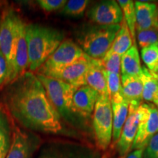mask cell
Here are the masks:
<instances>
[{"label":"cell","mask_w":158,"mask_h":158,"mask_svg":"<svg viewBox=\"0 0 158 158\" xmlns=\"http://www.w3.org/2000/svg\"><path fill=\"white\" fill-rule=\"evenodd\" d=\"M4 102L12 118L25 129L49 134L62 131L61 116L34 73L27 71L9 84Z\"/></svg>","instance_id":"obj_1"},{"label":"cell","mask_w":158,"mask_h":158,"mask_svg":"<svg viewBox=\"0 0 158 158\" xmlns=\"http://www.w3.org/2000/svg\"><path fill=\"white\" fill-rule=\"evenodd\" d=\"M40 144L39 136L14 124L11 144L6 158H33Z\"/></svg>","instance_id":"obj_9"},{"label":"cell","mask_w":158,"mask_h":158,"mask_svg":"<svg viewBox=\"0 0 158 158\" xmlns=\"http://www.w3.org/2000/svg\"><path fill=\"white\" fill-rule=\"evenodd\" d=\"M89 2L87 0H70L62 7V13L70 17L82 16Z\"/></svg>","instance_id":"obj_26"},{"label":"cell","mask_w":158,"mask_h":158,"mask_svg":"<svg viewBox=\"0 0 158 158\" xmlns=\"http://www.w3.org/2000/svg\"><path fill=\"white\" fill-rule=\"evenodd\" d=\"M86 82V85L93 89L99 96L108 97L106 70L102 66L101 59H95L90 57Z\"/></svg>","instance_id":"obj_16"},{"label":"cell","mask_w":158,"mask_h":158,"mask_svg":"<svg viewBox=\"0 0 158 158\" xmlns=\"http://www.w3.org/2000/svg\"><path fill=\"white\" fill-rule=\"evenodd\" d=\"M144 149H136L129 154L126 158H143Z\"/></svg>","instance_id":"obj_33"},{"label":"cell","mask_w":158,"mask_h":158,"mask_svg":"<svg viewBox=\"0 0 158 158\" xmlns=\"http://www.w3.org/2000/svg\"><path fill=\"white\" fill-rule=\"evenodd\" d=\"M13 8L3 10L0 16V51L5 56L8 67L6 85L15 81V49H16V19L18 16Z\"/></svg>","instance_id":"obj_4"},{"label":"cell","mask_w":158,"mask_h":158,"mask_svg":"<svg viewBox=\"0 0 158 158\" xmlns=\"http://www.w3.org/2000/svg\"><path fill=\"white\" fill-rule=\"evenodd\" d=\"M87 15L92 22L101 26L120 24L124 20L121 7L113 0L97 3L91 7Z\"/></svg>","instance_id":"obj_10"},{"label":"cell","mask_w":158,"mask_h":158,"mask_svg":"<svg viewBox=\"0 0 158 158\" xmlns=\"http://www.w3.org/2000/svg\"><path fill=\"white\" fill-rule=\"evenodd\" d=\"M122 56L108 51L103 59H101L102 66L106 72L114 74H119L121 70Z\"/></svg>","instance_id":"obj_28"},{"label":"cell","mask_w":158,"mask_h":158,"mask_svg":"<svg viewBox=\"0 0 158 158\" xmlns=\"http://www.w3.org/2000/svg\"><path fill=\"white\" fill-rule=\"evenodd\" d=\"M113 110V131H112V141L113 145L117 143L121 135L128 113H129V103L122 101L119 103L111 104Z\"/></svg>","instance_id":"obj_21"},{"label":"cell","mask_w":158,"mask_h":158,"mask_svg":"<svg viewBox=\"0 0 158 158\" xmlns=\"http://www.w3.org/2000/svg\"><path fill=\"white\" fill-rule=\"evenodd\" d=\"M138 40L142 48L158 43V27L138 31Z\"/></svg>","instance_id":"obj_29"},{"label":"cell","mask_w":158,"mask_h":158,"mask_svg":"<svg viewBox=\"0 0 158 158\" xmlns=\"http://www.w3.org/2000/svg\"><path fill=\"white\" fill-rule=\"evenodd\" d=\"M26 23L18 15L16 19V49H15V80L29 71V56L26 37Z\"/></svg>","instance_id":"obj_13"},{"label":"cell","mask_w":158,"mask_h":158,"mask_svg":"<svg viewBox=\"0 0 158 158\" xmlns=\"http://www.w3.org/2000/svg\"><path fill=\"white\" fill-rule=\"evenodd\" d=\"M136 24L138 31L158 27V7L157 4L137 1L135 2Z\"/></svg>","instance_id":"obj_17"},{"label":"cell","mask_w":158,"mask_h":158,"mask_svg":"<svg viewBox=\"0 0 158 158\" xmlns=\"http://www.w3.org/2000/svg\"><path fill=\"white\" fill-rule=\"evenodd\" d=\"M29 56V71L36 73L56 50L64 40V35L58 29L38 24L26 26Z\"/></svg>","instance_id":"obj_2"},{"label":"cell","mask_w":158,"mask_h":158,"mask_svg":"<svg viewBox=\"0 0 158 158\" xmlns=\"http://www.w3.org/2000/svg\"><path fill=\"white\" fill-rule=\"evenodd\" d=\"M107 80L108 97L111 104L119 103L124 101L122 95L121 76L119 74H114L106 71Z\"/></svg>","instance_id":"obj_24"},{"label":"cell","mask_w":158,"mask_h":158,"mask_svg":"<svg viewBox=\"0 0 158 158\" xmlns=\"http://www.w3.org/2000/svg\"><path fill=\"white\" fill-rule=\"evenodd\" d=\"M93 129L96 146L105 151L112 141L113 110L108 97L98 96L93 112Z\"/></svg>","instance_id":"obj_5"},{"label":"cell","mask_w":158,"mask_h":158,"mask_svg":"<svg viewBox=\"0 0 158 158\" xmlns=\"http://www.w3.org/2000/svg\"><path fill=\"white\" fill-rule=\"evenodd\" d=\"M37 158H89L86 149L78 146L52 142L43 146Z\"/></svg>","instance_id":"obj_14"},{"label":"cell","mask_w":158,"mask_h":158,"mask_svg":"<svg viewBox=\"0 0 158 158\" xmlns=\"http://www.w3.org/2000/svg\"><path fill=\"white\" fill-rule=\"evenodd\" d=\"M84 55L80 45L72 40L65 39L35 73L48 77L73 64Z\"/></svg>","instance_id":"obj_7"},{"label":"cell","mask_w":158,"mask_h":158,"mask_svg":"<svg viewBox=\"0 0 158 158\" xmlns=\"http://www.w3.org/2000/svg\"><path fill=\"white\" fill-rule=\"evenodd\" d=\"M120 24L89 27L78 38L80 47L85 54L92 59H102L111 48Z\"/></svg>","instance_id":"obj_3"},{"label":"cell","mask_w":158,"mask_h":158,"mask_svg":"<svg viewBox=\"0 0 158 158\" xmlns=\"http://www.w3.org/2000/svg\"><path fill=\"white\" fill-rule=\"evenodd\" d=\"M140 105H129L127 118L122 128L119 139L116 143V149L120 158H126L130 150L132 149L139 122L137 113V108Z\"/></svg>","instance_id":"obj_12"},{"label":"cell","mask_w":158,"mask_h":158,"mask_svg":"<svg viewBox=\"0 0 158 158\" xmlns=\"http://www.w3.org/2000/svg\"><path fill=\"white\" fill-rule=\"evenodd\" d=\"M90 57L85 54L76 62L66 68L51 74V78H54L68 83L75 88L86 85V76L89 67ZM48 77V76H47Z\"/></svg>","instance_id":"obj_11"},{"label":"cell","mask_w":158,"mask_h":158,"mask_svg":"<svg viewBox=\"0 0 158 158\" xmlns=\"http://www.w3.org/2000/svg\"><path fill=\"white\" fill-rule=\"evenodd\" d=\"M143 84V99L146 101H153L158 94V79L152 76L147 68H142L139 75Z\"/></svg>","instance_id":"obj_23"},{"label":"cell","mask_w":158,"mask_h":158,"mask_svg":"<svg viewBox=\"0 0 158 158\" xmlns=\"http://www.w3.org/2000/svg\"><path fill=\"white\" fill-rule=\"evenodd\" d=\"M12 117L4 104L0 102V158H6L12 141L13 131Z\"/></svg>","instance_id":"obj_19"},{"label":"cell","mask_w":158,"mask_h":158,"mask_svg":"<svg viewBox=\"0 0 158 158\" xmlns=\"http://www.w3.org/2000/svg\"><path fill=\"white\" fill-rule=\"evenodd\" d=\"M122 95L129 105H141L143 100V84L139 76H121Z\"/></svg>","instance_id":"obj_18"},{"label":"cell","mask_w":158,"mask_h":158,"mask_svg":"<svg viewBox=\"0 0 158 158\" xmlns=\"http://www.w3.org/2000/svg\"><path fill=\"white\" fill-rule=\"evenodd\" d=\"M138 127L131 149H144L152 138L158 133V109L141 103L137 108Z\"/></svg>","instance_id":"obj_8"},{"label":"cell","mask_w":158,"mask_h":158,"mask_svg":"<svg viewBox=\"0 0 158 158\" xmlns=\"http://www.w3.org/2000/svg\"><path fill=\"white\" fill-rule=\"evenodd\" d=\"M141 57L149 71H152L158 67V43L143 48Z\"/></svg>","instance_id":"obj_27"},{"label":"cell","mask_w":158,"mask_h":158,"mask_svg":"<svg viewBox=\"0 0 158 158\" xmlns=\"http://www.w3.org/2000/svg\"><path fill=\"white\" fill-rule=\"evenodd\" d=\"M67 2L65 0H38L37 2L43 10L51 13L62 9Z\"/></svg>","instance_id":"obj_30"},{"label":"cell","mask_w":158,"mask_h":158,"mask_svg":"<svg viewBox=\"0 0 158 158\" xmlns=\"http://www.w3.org/2000/svg\"><path fill=\"white\" fill-rule=\"evenodd\" d=\"M8 76V67L5 56L0 51V86L6 85Z\"/></svg>","instance_id":"obj_32"},{"label":"cell","mask_w":158,"mask_h":158,"mask_svg":"<svg viewBox=\"0 0 158 158\" xmlns=\"http://www.w3.org/2000/svg\"><path fill=\"white\" fill-rule=\"evenodd\" d=\"M98 94L88 85L77 89L73 98V112L82 117H89L94 112Z\"/></svg>","instance_id":"obj_15"},{"label":"cell","mask_w":158,"mask_h":158,"mask_svg":"<svg viewBox=\"0 0 158 158\" xmlns=\"http://www.w3.org/2000/svg\"><path fill=\"white\" fill-rule=\"evenodd\" d=\"M118 5L122 10V13L124 16V21L127 23L128 28L130 31V34L133 37V41L135 42V24L136 16L135 3L131 0H118L117 1Z\"/></svg>","instance_id":"obj_25"},{"label":"cell","mask_w":158,"mask_h":158,"mask_svg":"<svg viewBox=\"0 0 158 158\" xmlns=\"http://www.w3.org/2000/svg\"><path fill=\"white\" fill-rule=\"evenodd\" d=\"M120 25L121 27L119 30L116 34L115 39L112 43L111 48L109 51L122 56L133 46L134 41L124 19L120 23Z\"/></svg>","instance_id":"obj_22"},{"label":"cell","mask_w":158,"mask_h":158,"mask_svg":"<svg viewBox=\"0 0 158 158\" xmlns=\"http://www.w3.org/2000/svg\"><path fill=\"white\" fill-rule=\"evenodd\" d=\"M36 74L46 91L55 109L63 117H69L73 112V98L77 89L68 83L51 77Z\"/></svg>","instance_id":"obj_6"},{"label":"cell","mask_w":158,"mask_h":158,"mask_svg":"<svg viewBox=\"0 0 158 158\" xmlns=\"http://www.w3.org/2000/svg\"><path fill=\"white\" fill-rule=\"evenodd\" d=\"M141 68L138 48L136 45H133L125 54L122 56V76H139Z\"/></svg>","instance_id":"obj_20"},{"label":"cell","mask_w":158,"mask_h":158,"mask_svg":"<svg viewBox=\"0 0 158 158\" xmlns=\"http://www.w3.org/2000/svg\"><path fill=\"white\" fill-rule=\"evenodd\" d=\"M143 158H158V133L150 139L146 146Z\"/></svg>","instance_id":"obj_31"}]
</instances>
